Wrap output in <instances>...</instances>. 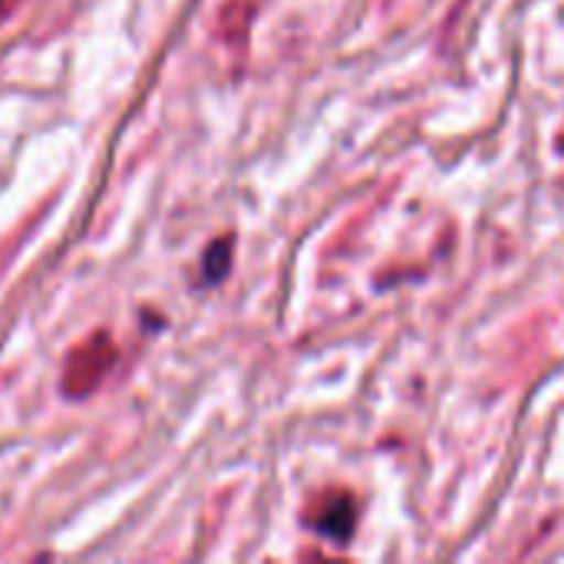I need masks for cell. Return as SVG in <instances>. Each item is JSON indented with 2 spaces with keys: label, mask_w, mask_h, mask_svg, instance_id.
<instances>
[{
  "label": "cell",
  "mask_w": 564,
  "mask_h": 564,
  "mask_svg": "<svg viewBox=\"0 0 564 564\" xmlns=\"http://www.w3.org/2000/svg\"><path fill=\"white\" fill-rule=\"evenodd\" d=\"M17 3H20V0H0V20H3V17H7V13L17 7Z\"/></svg>",
  "instance_id": "cell-4"
},
{
  "label": "cell",
  "mask_w": 564,
  "mask_h": 564,
  "mask_svg": "<svg viewBox=\"0 0 564 564\" xmlns=\"http://www.w3.org/2000/svg\"><path fill=\"white\" fill-rule=\"evenodd\" d=\"M116 364V344L106 334H93L86 344H79L63 370V393L66 397H89L99 380Z\"/></svg>",
  "instance_id": "cell-1"
},
{
  "label": "cell",
  "mask_w": 564,
  "mask_h": 564,
  "mask_svg": "<svg viewBox=\"0 0 564 564\" xmlns=\"http://www.w3.org/2000/svg\"><path fill=\"white\" fill-rule=\"evenodd\" d=\"M228 261H231V241H215L205 254V281H221L225 271H228Z\"/></svg>",
  "instance_id": "cell-3"
},
{
  "label": "cell",
  "mask_w": 564,
  "mask_h": 564,
  "mask_svg": "<svg viewBox=\"0 0 564 564\" xmlns=\"http://www.w3.org/2000/svg\"><path fill=\"white\" fill-rule=\"evenodd\" d=\"M357 525V509H354V499L337 492L324 502V509L314 516V529L334 542H347V535L354 532Z\"/></svg>",
  "instance_id": "cell-2"
}]
</instances>
